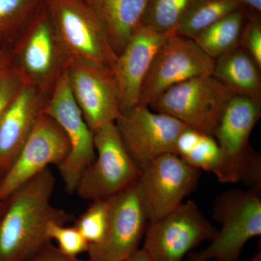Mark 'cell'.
Segmentation results:
<instances>
[{
	"label": "cell",
	"mask_w": 261,
	"mask_h": 261,
	"mask_svg": "<svg viewBox=\"0 0 261 261\" xmlns=\"http://www.w3.org/2000/svg\"><path fill=\"white\" fill-rule=\"evenodd\" d=\"M181 159L192 167L215 173L221 163V149L213 136L201 133L193 148Z\"/></svg>",
	"instance_id": "cb8c5ba5"
},
{
	"label": "cell",
	"mask_w": 261,
	"mask_h": 261,
	"mask_svg": "<svg viewBox=\"0 0 261 261\" xmlns=\"http://www.w3.org/2000/svg\"><path fill=\"white\" fill-rule=\"evenodd\" d=\"M68 152L64 132L42 111L16 159L0 178V202L50 165L58 166Z\"/></svg>",
	"instance_id": "7c38bea8"
},
{
	"label": "cell",
	"mask_w": 261,
	"mask_h": 261,
	"mask_svg": "<svg viewBox=\"0 0 261 261\" xmlns=\"http://www.w3.org/2000/svg\"><path fill=\"white\" fill-rule=\"evenodd\" d=\"M70 89L90 129L115 123L121 115L112 70L84 62L65 61Z\"/></svg>",
	"instance_id": "5bb4252c"
},
{
	"label": "cell",
	"mask_w": 261,
	"mask_h": 261,
	"mask_svg": "<svg viewBox=\"0 0 261 261\" xmlns=\"http://www.w3.org/2000/svg\"><path fill=\"white\" fill-rule=\"evenodd\" d=\"M250 261H261V247L260 245V248H259L258 251L256 252L255 255L252 257Z\"/></svg>",
	"instance_id": "d6a6232c"
},
{
	"label": "cell",
	"mask_w": 261,
	"mask_h": 261,
	"mask_svg": "<svg viewBox=\"0 0 261 261\" xmlns=\"http://www.w3.org/2000/svg\"><path fill=\"white\" fill-rule=\"evenodd\" d=\"M27 261H92L89 259L84 260L80 257H70L62 253L51 242L48 243L34 256Z\"/></svg>",
	"instance_id": "f546056e"
},
{
	"label": "cell",
	"mask_w": 261,
	"mask_h": 261,
	"mask_svg": "<svg viewBox=\"0 0 261 261\" xmlns=\"http://www.w3.org/2000/svg\"><path fill=\"white\" fill-rule=\"evenodd\" d=\"M236 1L242 7H248L250 9L261 11V0H233Z\"/></svg>",
	"instance_id": "1f68e13d"
},
{
	"label": "cell",
	"mask_w": 261,
	"mask_h": 261,
	"mask_svg": "<svg viewBox=\"0 0 261 261\" xmlns=\"http://www.w3.org/2000/svg\"><path fill=\"white\" fill-rule=\"evenodd\" d=\"M201 171L173 153L162 154L142 168L135 188L148 222L179 207L195 190Z\"/></svg>",
	"instance_id": "8992f818"
},
{
	"label": "cell",
	"mask_w": 261,
	"mask_h": 261,
	"mask_svg": "<svg viewBox=\"0 0 261 261\" xmlns=\"http://www.w3.org/2000/svg\"><path fill=\"white\" fill-rule=\"evenodd\" d=\"M119 261H154L152 260V257L149 255L148 252L146 251L145 249H139L137 252L129 256L126 257V258L122 259Z\"/></svg>",
	"instance_id": "4dcf8cb0"
},
{
	"label": "cell",
	"mask_w": 261,
	"mask_h": 261,
	"mask_svg": "<svg viewBox=\"0 0 261 261\" xmlns=\"http://www.w3.org/2000/svg\"><path fill=\"white\" fill-rule=\"evenodd\" d=\"M23 82L20 72L2 54L0 56V118Z\"/></svg>",
	"instance_id": "4316f807"
},
{
	"label": "cell",
	"mask_w": 261,
	"mask_h": 261,
	"mask_svg": "<svg viewBox=\"0 0 261 261\" xmlns=\"http://www.w3.org/2000/svg\"><path fill=\"white\" fill-rule=\"evenodd\" d=\"M37 0H0V41L9 37L28 17Z\"/></svg>",
	"instance_id": "484cf974"
},
{
	"label": "cell",
	"mask_w": 261,
	"mask_h": 261,
	"mask_svg": "<svg viewBox=\"0 0 261 261\" xmlns=\"http://www.w3.org/2000/svg\"><path fill=\"white\" fill-rule=\"evenodd\" d=\"M56 37L49 18H38L31 28L20 53L21 66L29 78L42 80L56 64Z\"/></svg>",
	"instance_id": "d6986e66"
},
{
	"label": "cell",
	"mask_w": 261,
	"mask_h": 261,
	"mask_svg": "<svg viewBox=\"0 0 261 261\" xmlns=\"http://www.w3.org/2000/svg\"><path fill=\"white\" fill-rule=\"evenodd\" d=\"M100 19L117 54L142 25L149 0H84Z\"/></svg>",
	"instance_id": "e0dca14e"
},
{
	"label": "cell",
	"mask_w": 261,
	"mask_h": 261,
	"mask_svg": "<svg viewBox=\"0 0 261 261\" xmlns=\"http://www.w3.org/2000/svg\"><path fill=\"white\" fill-rule=\"evenodd\" d=\"M115 124L125 148L140 170L162 154H174L178 135L189 127L142 105L122 112Z\"/></svg>",
	"instance_id": "8fae6325"
},
{
	"label": "cell",
	"mask_w": 261,
	"mask_h": 261,
	"mask_svg": "<svg viewBox=\"0 0 261 261\" xmlns=\"http://www.w3.org/2000/svg\"><path fill=\"white\" fill-rule=\"evenodd\" d=\"M2 54H3V53H2L1 49H0V56H1Z\"/></svg>",
	"instance_id": "836d02e7"
},
{
	"label": "cell",
	"mask_w": 261,
	"mask_h": 261,
	"mask_svg": "<svg viewBox=\"0 0 261 261\" xmlns=\"http://www.w3.org/2000/svg\"><path fill=\"white\" fill-rule=\"evenodd\" d=\"M56 180L44 170L0 202V261H27L48 243L51 223L65 224L73 216L55 207Z\"/></svg>",
	"instance_id": "6da1fadb"
},
{
	"label": "cell",
	"mask_w": 261,
	"mask_h": 261,
	"mask_svg": "<svg viewBox=\"0 0 261 261\" xmlns=\"http://www.w3.org/2000/svg\"><path fill=\"white\" fill-rule=\"evenodd\" d=\"M44 105L36 89L23 82L0 118V177L13 164L28 138Z\"/></svg>",
	"instance_id": "2e32d148"
},
{
	"label": "cell",
	"mask_w": 261,
	"mask_h": 261,
	"mask_svg": "<svg viewBox=\"0 0 261 261\" xmlns=\"http://www.w3.org/2000/svg\"><path fill=\"white\" fill-rule=\"evenodd\" d=\"M48 237L51 241H56L58 250L68 256L77 257L88 251L89 243L74 226L51 223L48 228Z\"/></svg>",
	"instance_id": "d4e9b609"
},
{
	"label": "cell",
	"mask_w": 261,
	"mask_h": 261,
	"mask_svg": "<svg viewBox=\"0 0 261 261\" xmlns=\"http://www.w3.org/2000/svg\"><path fill=\"white\" fill-rule=\"evenodd\" d=\"M58 50L66 61L112 70L118 58L100 19L84 0H45Z\"/></svg>",
	"instance_id": "7a4b0ae2"
},
{
	"label": "cell",
	"mask_w": 261,
	"mask_h": 261,
	"mask_svg": "<svg viewBox=\"0 0 261 261\" xmlns=\"http://www.w3.org/2000/svg\"><path fill=\"white\" fill-rule=\"evenodd\" d=\"M42 111L59 125L68 139L69 152L57 167L67 192L75 193L81 176L95 159L96 152L93 132L75 102L65 70L57 80Z\"/></svg>",
	"instance_id": "52a82bcc"
},
{
	"label": "cell",
	"mask_w": 261,
	"mask_h": 261,
	"mask_svg": "<svg viewBox=\"0 0 261 261\" xmlns=\"http://www.w3.org/2000/svg\"><path fill=\"white\" fill-rule=\"evenodd\" d=\"M234 95L213 75L195 77L167 89L148 106L190 128L213 136L226 105Z\"/></svg>",
	"instance_id": "277c9868"
},
{
	"label": "cell",
	"mask_w": 261,
	"mask_h": 261,
	"mask_svg": "<svg viewBox=\"0 0 261 261\" xmlns=\"http://www.w3.org/2000/svg\"><path fill=\"white\" fill-rule=\"evenodd\" d=\"M108 222L101 243L89 245L92 261H119L140 249L148 220L135 185L108 199Z\"/></svg>",
	"instance_id": "4fadbf2b"
},
{
	"label": "cell",
	"mask_w": 261,
	"mask_h": 261,
	"mask_svg": "<svg viewBox=\"0 0 261 261\" xmlns=\"http://www.w3.org/2000/svg\"><path fill=\"white\" fill-rule=\"evenodd\" d=\"M261 116V99L234 94L226 105L213 134L221 152L214 173L224 184L240 181L256 151L249 144L252 129Z\"/></svg>",
	"instance_id": "9c48e42d"
},
{
	"label": "cell",
	"mask_w": 261,
	"mask_h": 261,
	"mask_svg": "<svg viewBox=\"0 0 261 261\" xmlns=\"http://www.w3.org/2000/svg\"><path fill=\"white\" fill-rule=\"evenodd\" d=\"M245 22L239 46L246 51L261 68V25L258 19L248 16Z\"/></svg>",
	"instance_id": "83f0119b"
},
{
	"label": "cell",
	"mask_w": 261,
	"mask_h": 261,
	"mask_svg": "<svg viewBox=\"0 0 261 261\" xmlns=\"http://www.w3.org/2000/svg\"><path fill=\"white\" fill-rule=\"evenodd\" d=\"M243 8L233 0H196L178 23L175 34L193 39L220 19Z\"/></svg>",
	"instance_id": "44dd1931"
},
{
	"label": "cell",
	"mask_w": 261,
	"mask_h": 261,
	"mask_svg": "<svg viewBox=\"0 0 261 261\" xmlns=\"http://www.w3.org/2000/svg\"><path fill=\"white\" fill-rule=\"evenodd\" d=\"M96 157L81 176L75 193L85 200H106L135 185L141 170L127 152L115 123L94 130Z\"/></svg>",
	"instance_id": "5b68a950"
},
{
	"label": "cell",
	"mask_w": 261,
	"mask_h": 261,
	"mask_svg": "<svg viewBox=\"0 0 261 261\" xmlns=\"http://www.w3.org/2000/svg\"><path fill=\"white\" fill-rule=\"evenodd\" d=\"M240 181L251 190L261 195V155L255 152L247 165Z\"/></svg>",
	"instance_id": "f1b7e54d"
},
{
	"label": "cell",
	"mask_w": 261,
	"mask_h": 261,
	"mask_svg": "<svg viewBox=\"0 0 261 261\" xmlns=\"http://www.w3.org/2000/svg\"><path fill=\"white\" fill-rule=\"evenodd\" d=\"M108 222V202L106 200L92 201L83 214L74 221L75 226L83 235L89 245L102 242Z\"/></svg>",
	"instance_id": "603a6c76"
},
{
	"label": "cell",
	"mask_w": 261,
	"mask_h": 261,
	"mask_svg": "<svg viewBox=\"0 0 261 261\" xmlns=\"http://www.w3.org/2000/svg\"><path fill=\"white\" fill-rule=\"evenodd\" d=\"M243 8L220 19L192 39L214 60L239 47L245 20Z\"/></svg>",
	"instance_id": "ffe728a7"
},
{
	"label": "cell",
	"mask_w": 261,
	"mask_h": 261,
	"mask_svg": "<svg viewBox=\"0 0 261 261\" xmlns=\"http://www.w3.org/2000/svg\"><path fill=\"white\" fill-rule=\"evenodd\" d=\"M260 69L239 46L215 59L213 75L233 94L261 99Z\"/></svg>",
	"instance_id": "ac0fdd59"
},
{
	"label": "cell",
	"mask_w": 261,
	"mask_h": 261,
	"mask_svg": "<svg viewBox=\"0 0 261 261\" xmlns=\"http://www.w3.org/2000/svg\"><path fill=\"white\" fill-rule=\"evenodd\" d=\"M169 36L142 25L118 55L112 72L121 113L140 104L146 75L156 53Z\"/></svg>",
	"instance_id": "9a60e30c"
},
{
	"label": "cell",
	"mask_w": 261,
	"mask_h": 261,
	"mask_svg": "<svg viewBox=\"0 0 261 261\" xmlns=\"http://www.w3.org/2000/svg\"><path fill=\"white\" fill-rule=\"evenodd\" d=\"M217 231L197 204L187 200L162 219L148 223L142 247L154 261H182L200 244L211 241Z\"/></svg>",
	"instance_id": "ba28073f"
},
{
	"label": "cell",
	"mask_w": 261,
	"mask_h": 261,
	"mask_svg": "<svg viewBox=\"0 0 261 261\" xmlns=\"http://www.w3.org/2000/svg\"><path fill=\"white\" fill-rule=\"evenodd\" d=\"M215 60L190 38L173 34L154 56L141 89L140 104L149 106L173 86L202 75H213Z\"/></svg>",
	"instance_id": "30bf717a"
},
{
	"label": "cell",
	"mask_w": 261,
	"mask_h": 261,
	"mask_svg": "<svg viewBox=\"0 0 261 261\" xmlns=\"http://www.w3.org/2000/svg\"><path fill=\"white\" fill-rule=\"evenodd\" d=\"M196 0H149L142 25L173 35L184 15Z\"/></svg>",
	"instance_id": "7402d4cb"
},
{
	"label": "cell",
	"mask_w": 261,
	"mask_h": 261,
	"mask_svg": "<svg viewBox=\"0 0 261 261\" xmlns=\"http://www.w3.org/2000/svg\"><path fill=\"white\" fill-rule=\"evenodd\" d=\"M213 217L221 224L211 245L192 252L187 261H239L249 240L261 235V195L233 188L215 200Z\"/></svg>",
	"instance_id": "3957f363"
}]
</instances>
